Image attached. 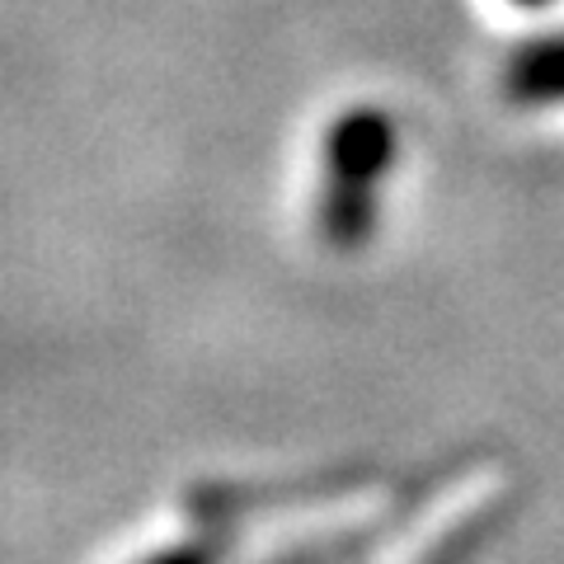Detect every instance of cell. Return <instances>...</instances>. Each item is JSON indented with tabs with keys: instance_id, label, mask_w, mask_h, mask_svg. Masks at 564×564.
Segmentation results:
<instances>
[{
	"instance_id": "cell-1",
	"label": "cell",
	"mask_w": 564,
	"mask_h": 564,
	"mask_svg": "<svg viewBox=\"0 0 564 564\" xmlns=\"http://www.w3.org/2000/svg\"><path fill=\"white\" fill-rule=\"evenodd\" d=\"M395 165V122L386 109H348L325 132V180L315 203L321 240L362 250L381 217V180Z\"/></svg>"
},
{
	"instance_id": "cell-2",
	"label": "cell",
	"mask_w": 564,
	"mask_h": 564,
	"mask_svg": "<svg viewBox=\"0 0 564 564\" xmlns=\"http://www.w3.org/2000/svg\"><path fill=\"white\" fill-rule=\"evenodd\" d=\"M372 480V470L352 466V470H325V475H311V480H282V485H226V489H203L193 494L188 508L198 513L203 522H221V518H236V513H250V508H278V503H315V499H334V494H348V485H362Z\"/></svg>"
},
{
	"instance_id": "cell-3",
	"label": "cell",
	"mask_w": 564,
	"mask_h": 564,
	"mask_svg": "<svg viewBox=\"0 0 564 564\" xmlns=\"http://www.w3.org/2000/svg\"><path fill=\"white\" fill-rule=\"evenodd\" d=\"M513 104H564V33H545L513 52L508 62Z\"/></svg>"
},
{
	"instance_id": "cell-4",
	"label": "cell",
	"mask_w": 564,
	"mask_h": 564,
	"mask_svg": "<svg viewBox=\"0 0 564 564\" xmlns=\"http://www.w3.org/2000/svg\"><path fill=\"white\" fill-rule=\"evenodd\" d=\"M226 545H231L226 527H221V522H207V536L184 541V545H170V551L141 560V564H217V560L226 555Z\"/></svg>"
},
{
	"instance_id": "cell-5",
	"label": "cell",
	"mask_w": 564,
	"mask_h": 564,
	"mask_svg": "<svg viewBox=\"0 0 564 564\" xmlns=\"http://www.w3.org/2000/svg\"><path fill=\"white\" fill-rule=\"evenodd\" d=\"M513 6H522V10H536V6H551V0H513Z\"/></svg>"
}]
</instances>
